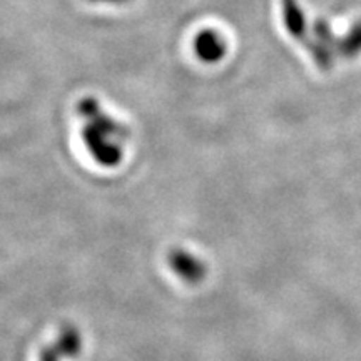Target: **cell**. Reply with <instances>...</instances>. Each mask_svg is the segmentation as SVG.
I'll return each mask as SVG.
<instances>
[{"label": "cell", "mask_w": 361, "mask_h": 361, "mask_svg": "<svg viewBox=\"0 0 361 361\" xmlns=\"http://www.w3.org/2000/svg\"><path fill=\"white\" fill-rule=\"evenodd\" d=\"M78 114L84 119L80 137L90 157L104 168L119 166L124 156V142L129 139V129L106 114L94 97L80 99Z\"/></svg>", "instance_id": "obj_1"}, {"label": "cell", "mask_w": 361, "mask_h": 361, "mask_svg": "<svg viewBox=\"0 0 361 361\" xmlns=\"http://www.w3.org/2000/svg\"><path fill=\"white\" fill-rule=\"evenodd\" d=\"M281 12L288 34L308 51L318 69L324 72L331 71L335 56L326 45H323L318 39H314V35L310 34L308 22H306L305 12L300 6V0H281Z\"/></svg>", "instance_id": "obj_2"}, {"label": "cell", "mask_w": 361, "mask_h": 361, "mask_svg": "<svg viewBox=\"0 0 361 361\" xmlns=\"http://www.w3.org/2000/svg\"><path fill=\"white\" fill-rule=\"evenodd\" d=\"M313 35L323 45H326L333 56L343 59H356L361 56V20L351 27L346 35H335L324 19L314 20Z\"/></svg>", "instance_id": "obj_3"}, {"label": "cell", "mask_w": 361, "mask_h": 361, "mask_svg": "<svg viewBox=\"0 0 361 361\" xmlns=\"http://www.w3.org/2000/svg\"><path fill=\"white\" fill-rule=\"evenodd\" d=\"M194 54L204 64H216L223 61L228 52V44L223 35L213 29H204L194 37Z\"/></svg>", "instance_id": "obj_4"}, {"label": "cell", "mask_w": 361, "mask_h": 361, "mask_svg": "<svg viewBox=\"0 0 361 361\" xmlns=\"http://www.w3.org/2000/svg\"><path fill=\"white\" fill-rule=\"evenodd\" d=\"M168 263L171 269L186 283H197L204 276V264L197 258H194L191 252L184 250L171 251Z\"/></svg>", "instance_id": "obj_5"}, {"label": "cell", "mask_w": 361, "mask_h": 361, "mask_svg": "<svg viewBox=\"0 0 361 361\" xmlns=\"http://www.w3.org/2000/svg\"><path fill=\"white\" fill-rule=\"evenodd\" d=\"M56 346L57 350L61 351V355L66 356V358H72V356L79 355L80 346H82V340H80L78 329L72 326H67L62 329Z\"/></svg>", "instance_id": "obj_6"}, {"label": "cell", "mask_w": 361, "mask_h": 361, "mask_svg": "<svg viewBox=\"0 0 361 361\" xmlns=\"http://www.w3.org/2000/svg\"><path fill=\"white\" fill-rule=\"evenodd\" d=\"M61 351L57 350L56 345L52 346H45L42 350V353H40V358L39 361H61Z\"/></svg>", "instance_id": "obj_7"}, {"label": "cell", "mask_w": 361, "mask_h": 361, "mask_svg": "<svg viewBox=\"0 0 361 361\" xmlns=\"http://www.w3.org/2000/svg\"><path fill=\"white\" fill-rule=\"evenodd\" d=\"M89 2H96V4H112V6H121V4H128L129 0H89Z\"/></svg>", "instance_id": "obj_8"}]
</instances>
